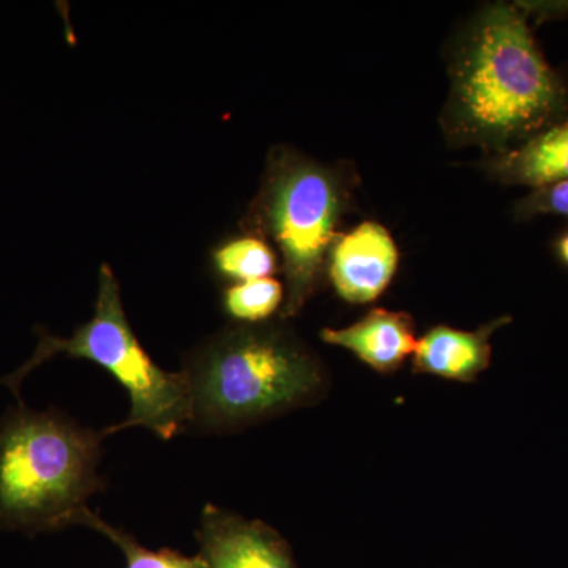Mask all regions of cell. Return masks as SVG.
Masks as SVG:
<instances>
[{"mask_svg": "<svg viewBox=\"0 0 568 568\" xmlns=\"http://www.w3.org/2000/svg\"><path fill=\"white\" fill-rule=\"evenodd\" d=\"M192 425L231 433L316 405L327 394L324 365L290 332L242 325L213 336L183 369Z\"/></svg>", "mask_w": 568, "mask_h": 568, "instance_id": "obj_1", "label": "cell"}, {"mask_svg": "<svg viewBox=\"0 0 568 568\" xmlns=\"http://www.w3.org/2000/svg\"><path fill=\"white\" fill-rule=\"evenodd\" d=\"M102 439L58 410L20 405L0 418V529L33 536L74 526L103 487Z\"/></svg>", "mask_w": 568, "mask_h": 568, "instance_id": "obj_2", "label": "cell"}, {"mask_svg": "<svg viewBox=\"0 0 568 568\" xmlns=\"http://www.w3.org/2000/svg\"><path fill=\"white\" fill-rule=\"evenodd\" d=\"M457 106L467 129L493 142L536 132L566 111L558 74L515 7H493L478 22L458 73Z\"/></svg>", "mask_w": 568, "mask_h": 568, "instance_id": "obj_3", "label": "cell"}, {"mask_svg": "<svg viewBox=\"0 0 568 568\" xmlns=\"http://www.w3.org/2000/svg\"><path fill=\"white\" fill-rule=\"evenodd\" d=\"M59 354L102 366L129 394L132 403L129 417L103 429V437L123 429L145 428L160 439L170 440L192 426V396L185 376L182 372L160 368L145 353L126 320L114 272L106 264L100 268L99 294L91 320L70 338L41 336L32 357L20 369L2 377L0 384L20 399L22 381Z\"/></svg>", "mask_w": 568, "mask_h": 568, "instance_id": "obj_4", "label": "cell"}, {"mask_svg": "<svg viewBox=\"0 0 568 568\" xmlns=\"http://www.w3.org/2000/svg\"><path fill=\"white\" fill-rule=\"evenodd\" d=\"M339 211L342 192L327 170L298 156L275 160L265 183L263 215L283 256L284 317L297 315L315 293Z\"/></svg>", "mask_w": 568, "mask_h": 568, "instance_id": "obj_5", "label": "cell"}, {"mask_svg": "<svg viewBox=\"0 0 568 568\" xmlns=\"http://www.w3.org/2000/svg\"><path fill=\"white\" fill-rule=\"evenodd\" d=\"M196 537L204 568H298L274 528L224 508L204 507Z\"/></svg>", "mask_w": 568, "mask_h": 568, "instance_id": "obj_6", "label": "cell"}, {"mask_svg": "<svg viewBox=\"0 0 568 568\" xmlns=\"http://www.w3.org/2000/svg\"><path fill=\"white\" fill-rule=\"evenodd\" d=\"M396 267L398 248L386 227L377 223L358 224L332 250V284L349 304L375 302L387 290Z\"/></svg>", "mask_w": 568, "mask_h": 568, "instance_id": "obj_7", "label": "cell"}, {"mask_svg": "<svg viewBox=\"0 0 568 568\" xmlns=\"http://www.w3.org/2000/svg\"><path fill=\"white\" fill-rule=\"evenodd\" d=\"M321 338L327 345L345 347L381 375L402 368L416 353L418 342L413 317L386 308L372 310L349 327L324 328Z\"/></svg>", "mask_w": 568, "mask_h": 568, "instance_id": "obj_8", "label": "cell"}, {"mask_svg": "<svg viewBox=\"0 0 568 568\" xmlns=\"http://www.w3.org/2000/svg\"><path fill=\"white\" fill-rule=\"evenodd\" d=\"M507 323L510 317H500L476 332L436 325L418 339L413 372L455 383H474L491 364L489 338Z\"/></svg>", "mask_w": 568, "mask_h": 568, "instance_id": "obj_9", "label": "cell"}, {"mask_svg": "<svg viewBox=\"0 0 568 568\" xmlns=\"http://www.w3.org/2000/svg\"><path fill=\"white\" fill-rule=\"evenodd\" d=\"M496 173L506 182L537 189L568 181V121L549 126L497 160Z\"/></svg>", "mask_w": 568, "mask_h": 568, "instance_id": "obj_10", "label": "cell"}, {"mask_svg": "<svg viewBox=\"0 0 568 568\" xmlns=\"http://www.w3.org/2000/svg\"><path fill=\"white\" fill-rule=\"evenodd\" d=\"M74 525L95 529L97 532L110 538L112 544L118 545L123 556H125L126 568H204L197 556L189 558V556L171 551V549L152 551V549L142 547L136 538L130 536L125 530L111 526L102 517L93 514L89 507L82 508Z\"/></svg>", "mask_w": 568, "mask_h": 568, "instance_id": "obj_11", "label": "cell"}, {"mask_svg": "<svg viewBox=\"0 0 568 568\" xmlns=\"http://www.w3.org/2000/svg\"><path fill=\"white\" fill-rule=\"evenodd\" d=\"M216 271L237 283L271 278L276 271V257L271 246L256 237L227 242L213 253Z\"/></svg>", "mask_w": 568, "mask_h": 568, "instance_id": "obj_12", "label": "cell"}, {"mask_svg": "<svg viewBox=\"0 0 568 568\" xmlns=\"http://www.w3.org/2000/svg\"><path fill=\"white\" fill-rule=\"evenodd\" d=\"M283 302L282 283L274 278L235 283L223 295L227 315L245 324H257L268 320Z\"/></svg>", "mask_w": 568, "mask_h": 568, "instance_id": "obj_13", "label": "cell"}, {"mask_svg": "<svg viewBox=\"0 0 568 568\" xmlns=\"http://www.w3.org/2000/svg\"><path fill=\"white\" fill-rule=\"evenodd\" d=\"M518 212L525 219L537 215V213L568 215V181L541 186L532 196L519 204Z\"/></svg>", "mask_w": 568, "mask_h": 568, "instance_id": "obj_14", "label": "cell"}, {"mask_svg": "<svg viewBox=\"0 0 568 568\" xmlns=\"http://www.w3.org/2000/svg\"><path fill=\"white\" fill-rule=\"evenodd\" d=\"M559 254L562 257L564 263L568 264V235L560 241Z\"/></svg>", "mask_w": 568, "mask_h": 568, "instance_id": "obj_15", "label": "cell"}]
</instances>
